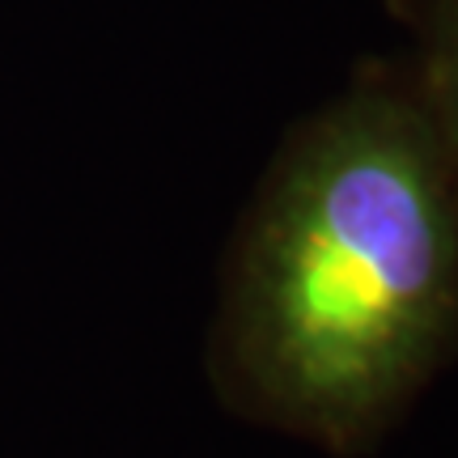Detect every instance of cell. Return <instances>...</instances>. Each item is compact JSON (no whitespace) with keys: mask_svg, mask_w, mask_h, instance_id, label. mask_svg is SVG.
Listing matches in <instances>:
<instances>
[{"mask_svg":"<svg viewBox=\"0 0 458 458\" xmlns=\"http://www.w3.org/2000/svg\"><path fill=\"white\" fill-rule=\"evenodd\" d=\"M458 352V165L399 64H360L284 131L208 331L216 399L360 458Z\"/></svg>","mask_w":458,"mask_h":458,"instance_id":"obj_1","label":"cell"},{"mask_svg":"<svg viewBox=\"0 0 458 458\" xmlns=\"http://www.w3.org/2000/svg\"><path fill=\"white\" fill-rule=\"evenodd\" d=\"M408 30V72L416 98L458 165V0H386Z\"/></svg>","mask_w":458,"mask_h":458,"instance_id":"obj_2","label":"cell"}]
</instances>
